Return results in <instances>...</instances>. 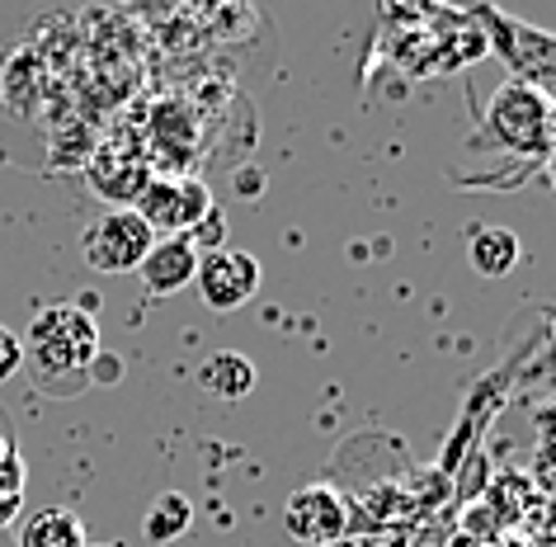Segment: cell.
<instances>
[{"instance_id":"20","label":"cell","mask_w":556,"mask_h":547,"mask_svg":"<svg viewBox=\"0 0 556 547\" xmlns=\"http://www.w3.org/2000/svg\"><path fill=\"white\" fill-rule=\"evenodd\" d=\"M448 547H485V543H477V538H467V533H453V538H448Z\"/></svg>"},{"instance_id":"5","label":"cell","mask_w":556,"mask_h":547,"mask_svg":"<svg viewBox=\"0 0 556 547\" xmlns=\"http://www.w3.org/2000/svg\"><path fill=\"white\" fill-rule=\"evenodd\" d=\"M132 213L147 222L156 236H189L199 222L213 213V194L199 179H156L142 189V199L132 203Z\"/></svg>"},{"instance_id":"15","label":"cell","mask_w":556,"mask_h":547,"mask_svg":"<svg viewBox=\"0 0 556 547\" xmlns=\"http://www.w3.org/2000/svg\"><path fill=\"white\" fill-rule=\"evenodd\" d=\"M24 369V340L10 326H0V387Z\"/></svg>"},{"instance_id":"3","label":"cell","mask_w":556,"mask_h":547,"mask_svg":"<svg viewBox=\"0 0 556 547\" xmlns=\"http://www.w3.org/2000/svg\"><path fill=\"white\" fill-rule=\"evenodd\" d=\"M471 20L485 29V48L514 66V80H528V86L556 80V34H542L514 15H500V10H477Z\"/></svg>"},{"instance_id":"26","label":"cell","mask_w":556,"mask_h":547,"mask_svg":"<svg viewBox=\"0 0 556 547\" xmlns=\"http://www.w3.org/2000/svg\"><path fill=\"white\" fill-rule=\"evenodd\" d=\"M0 547H10V543H5V538H0Z\"/></svg>"},{"instance_id":"18","label":"cell","mask_w":556,"mask_h":547,"mask_svg":"<svg viewBox=\"0 0 556 547\" xmlns=\"http://www.w3.org/2000/svg\"><path fill=\"white\" fill-rule=\"evenodd\" d=\"M20 514H24V500H0V538H5V529H15Z\"/></svg>"},{"instance_id":"2","label":"cell","mask_w":556,"mask_h":547,"mask_svg":"<svg viewBox=\"0 0 556 547\" xmlns=\"http://www.w3.org/2000/svg\"><path fill=\"white\" fill-rule=\"evenodd\" d=\"M556 100L547 86L528 80H505L481 114L477 142H495L509 157H547L556 142Z\"/></svg>"},{"instance_id":"11","label":"cell","mask_w":556,"mask_h":547,"mask_svg":"<svg viewBox=\"0 0 556 547\" xmlns=\"http://www.w3.org/2000/svg\"><path fill=\"white\" fill-rule=\"evenodd\" d=\"M519 256H523V246L509 227H477L467 236V264L481 278H509Z\"/></svg>"},{"instance_id":"14","label":"cell","mask_w":556,"mask_h":547,"mask_svg":"<svg viewBox=\"0 0 556 547\" xmlns=\"http://www.w3.org/2000/svg\"><path fill=\"white\" fill-rule=\"evenodd\" d=\"M24 482H29V468H24L20 444L0 458V500H24Z\"/></svg>"},{"instance_id":"23","label":"cell","mask_w":556,"mask_h":547,"mask_svg":"<svg viewBox=\"0 0 556 547\" xmlns=\"http://www.w3.org/2000/svg\"><path fill=\"white\" fill-rule=\"evenodd\" d=\"M10 448H15V439H10V434H5V430H0V458H5V453H10Z\"/></svg>"},{"instance_id":"19","label":"cell","mask_w":556,"mask_h":547,"mask_svg":"<svg viewBox=\"0 0 556 547\" xmlns=\"http://www.w3.org/2000/svg\"><path fill=\"white\" fill-rule=\"evenodd\" d=\"M485 547H528V538L523 533H500V538H491Z\"/></svg>"},{"instance_id":"7","label":"cell","mask_w":556,"mask_h":547,"mask_svg":"<svg viewBox=\"0 0 556 547\" xmlns=\"http://www.w3.org/2000/svg\"><path fill=\"white\" fill-rule=\"evenodd\" d=\"M283 529H288V538H298L307 547H326L336 538H350V505H344V496L336 486L312 482V486H302L288 496Z\"/></svg>"},{"instance_id":"22","label":"cell","mask_w":556,"mask_h":547,"mask_svg":"<svg viewBox=\"0 0 556 547\" xmlns=\"http://www.w3.org/2000/svg\"><path fill=\"white\" fill-rule=\"evenodd\" d=\"M547 175H552V185H556V142H552V151H547Z\"/></svg>"},{"instance_id":"17","label":"cell","mask_w":556,"mask_h":547,"mask_svg":"<svg viewBox=\"0 0 556 547\" xmlns=\"http://www.w3.org/2000/svg\"><path fill=\"white\" fill-rule=\"evenodd\" d=\"M260 185H264V175L260 171H236V194H245V199H260Z\"/></svg>"},{"instance_id":"1","label":"cell","mask_w":556,"mask_h":547,"mask_svg":"<svg viewBox=\"0 0 556 547\" xmlns=\"http://www.w3.org/2000/svg\"><path fill=\"white\" fill-rule=\"evenodd\" d=\"M20 340H24V369L34 373L38 387L58 391V397L80 391L90 383V363L100 359V349H104L94 316L76 302L43 307Z\"/></svg>"},{"instance_id":"10","label":"cell","mask_w":556,"mask_h":547,"mask_svg":"<svg viewBox=\"0 0 556 547\" xmlns=\"http://www.w3.org/2000/svg\"><path fill=\"white\" fill-rule=\"evenodd\" d=\"M255 363H250L241 349H217V355H207L199 363V387L207 391V397L217 401H241L255 391Z\"/></svg>"},{"instance_id":"8","label":"cell","mask_w":556,"mask_h":547,"mask_svg":"<svg viewBox=\"0 0 556 547\" xmlns=\"http://www.w3.org/2000/svg\"><path fill=\"white\" fill-rule=\"evenodd\" d=\"M193 274H199V250H193L189 236H156V246L147 250L142 270V288L151 298H175V293H185L193 284Z\"/></svg>"},{"instance_id":"24","label":"cell","mask_w":556,"mask_h":547,"mask_svg":"<svg viewBox=\"0 0 556 547\" xmlns=\"http://www.w3.org/2000/svg\"><path fill=\"white\" fill-rule=\"evenodd\" d=\"M326 547H358L354 538H336V543H326Z\"/></svg>"},{"instance_id":"9","label":"cell","mask_w":556,"mask_h":547,"mask_svg":"<svg viewBox=\"0 0 556 547\" xmlns=\"http://www.w3.org/2000/svg\"><path fill=\"white\" fill-rule=\"evenodd\" d=\"M90 185L114 208H132L137 199H142V189L151 185V171H147L142 157H123V151L104 147L100 157L90 161Z\"/></svg>"},{"instance_id":"13","label":"cell","mask_w":556,"mask_h":547,"mask_svg":"<svg viewBox=\"0 0 556 547\" xmlns=\"http://www.w3.org/2000/svg\"><path fill=\"white\" fill-rule=\"evenodd\" d=\"M193 524V505L179 496V490H161L156 500H151V510L142 519V533H147V543H175V538H185Z\"/></svg>"},{"instance_id":"25","label":"cell","mask_w":556,"mask_h":547,"mask_svg":"<svg viewBox=\"0 0 556 547\" xmlns=\"http://www.w3.org/2000/svg\"><path fill=\"white\" fill-rule=\"evenodd\" d=\"M86 547H118V543H86Z\"/></svg>"},{"instance_id":"12","label":"cell","mask_w":556,"mask_h":547,"mask_svg":"<svg viewBox=\"0 0 556 547\" xmlns=\"http://www.w3.org/2000/svg\"><path fill=\"white\" fill-rule=\"evenodd\" d=\"M15 547H86V524H80L76 510L48 505V510H38L20 524Z\"/></svg>"},{"instance_id":"16","label":"cell","mask_w":556,"mask_h":547,"mask_svg":"<svg viewBox=\"0 0 556 547\" xmlns=\"http://www.w3.org/2000/svg\"><path fill=\"white\" fill-rule=\"evenodd\" d=\"M118 373H123V363L114 359V355H104V349H100V359H94L90 363V383H118Z\"/></svg>"},{"instance_id":"21","label":"cell","mask_w":556,"mask_h":547,"mask_svg":"<svg viewBox=\"0 0 556 547\" xmlns=\"http://www.w3.org/2000/svg\"><path fill=\"white\" fill-rule=\"evenodd\" d=\"M528 547H556V533H538V538H528Z\"/></svg>"},{"instance_id":"4","label":"cell","mask_w":556,"mask_h":547,"mask_svg":"<svg viewBox=\"0 0 556 547\" xmlns=\"http://www.w3.org/2000/svg\"><path fill=\"white\" fill-rule=\"evenodd\" d=\"M151 246H156V232H151L132 208H109V213L94 217L86 236H80V250H86L90 270H100V274H137Z\"/></svg>"},{"instance_id":"6","label":"cell","mask_w":556,"mask_h":547,"mask_svg":"<svg viewBox=\"0 0 556 547\" xmlns=\"http://www.w3.org/2000/svg\"><path fill=\"white\" fill-rule=\"evenodd\" d=\"M193 288H199L203 307H213V312H241L260 293V260L250 250H231V246L207 250V256H199Z\"/></svg>"}]
</instances>
